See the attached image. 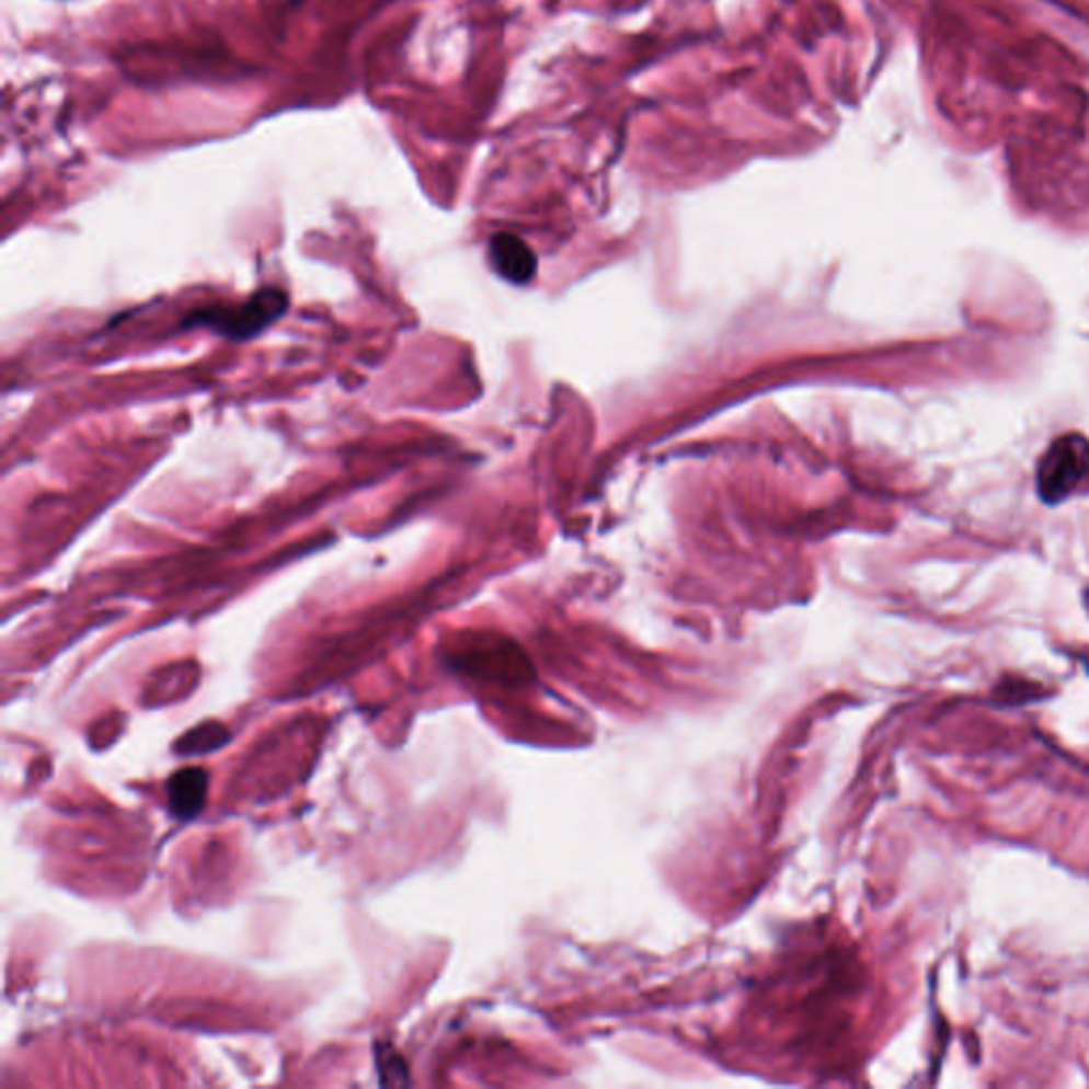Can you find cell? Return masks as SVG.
<instances>
[{
  "label": "cell",
  "instance_id": "7a4b0ae2",
  "mask_svg": "<svg viewBox=\"0 0 1089 1089\" xmlns=\"http://www.w3.org/2000/svg\"><path fill=\"white\" fill-rule=\"evenodd\" d=\"M1089 474V440L1084 435L1055 438L1039 462L1036 485L1045 503L1057 505L1068 498Z\"/></svg>",
  "mask_w": 1089,
  "mask_h": 1089
},
{
  "label": "cell",
  "instance_id": "8992f818",
  "mask_svg": "<svg viewBox=\"0 0 1089 1089\" xmlns=\"http://www.w3.org/2000/svg\"><path fill=\"white\" fill-rule=\"evenodd\" d=\"M221 732H223V730L218 727L216 732H209V734L205 736V745H207V749H209V747H218L219 741H221ZM196 736H198V732H196V730H192V732L185 736V745H187V747H192V749H190L192 754H194V752H203V745L194 743V741H196Z\"/></svg>",
  "mask_w": 1089,
  "mask_h": 1089
},
{
  "label": "cell",
  "instance_id": "3957f363",
  "mask_svg": "<svg viewBox=\"0 0 1089 1089\" xmlns=\"http://www.w3.org/2000/svg\"><path fill=\"white\" fill-rule=\"evenodd\" d=\"M462 662H467L472 673L488 677L494 675L507 681H521L528 673V662L524 660L521 652L505 641L477 639L462 652Z\"/></svg>",
  "mask_w": 1089,
  "mask_h": 1089
},
{
  "label": "cell",
  "instance_id": "6da1fadb",
  "mask_svg": "<svg viewBox=\"0 0 1089 1089\" xmlns=\"http://www.w3.org/2000/svg\"><path fill=\"white\" fill-rule=\"evenodd\" d=\"M288 311V296L277 288L254 294L241 305H214L192 311L183 326L209 328L226 339L248 341L275 324Z\"/></svg>",
  "mask_w": 1089,
  "mask_h": 1089
},
{
  "label": "cell",
  "instance_id": "277c9868",
  "mask_svg": "<svg viewBox=\"0 0 1089 1089\" xmlns=\"http://www.w3.org/2000/svg\"><path fill=\"white\" fill-rule=\"evenodd\" d=\"M490 262L503 279L515 286L528 284L537 273V257L532 250L519 237L508 232H498L492 237Z\"/></svg>",
  "mask_w": 1089,
  "mask_h": 1089
},
{
  "label": "cell",
  "instance_id": "5b68a950",
  "mask_svg": "<svg viewBox=\"0 0 1089 1089\" xmlns=\"http://www.w3.org/2000/svg\"><path fill=\"white\" fill-rule=\"evenodd\" d=\"M209 792V775L203 768H183L169 781V802L173 815L192 819L203 806Z\"/></svg>",
  "mask_w": 1089,
  "mask_h": 1089
}]
</instances>
